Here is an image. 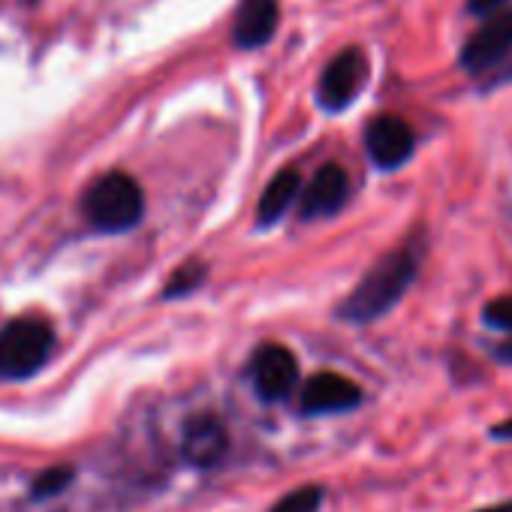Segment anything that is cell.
<instances>
[{
	"mask_svg": "<svg viewBox=\"0 0 512 512\" xmlns=\"http://www.w3.org/2000/svg\"><path fill=\"white\" fill-rule=\"evenodd\" d=\"M494 437H497V440H512V419L503 422V425H497V428H494Z\"/></svg>",
	"mask_w": 512,
	"mask_h": 512,
	"instance_id": "cell-19",
	"label": "cell"
},
{
	"mask_svg": "<svg viewBox=\"0 0 512 512\" xmlns=\"http://www.w3.org/2000/svg\"><path fill=\"white\" fill-rule=\"evenodd\" d=\"M485 323L494 326V329H503V332H512V296H500L494 302L485 305L482 311Z\"/></svg>",
	"mask_w": 512,
	"mask_h": 512,
	"instance_id": "cell-15",
	"label": "cell"
},
{
	"mask_svg": "<svg viewBox=\"0 0 512 512\" xmlns=\"http://www.w3.org/2000/svg\"><path fill=\"white\" fill-rule=\"evenodd\" d=\"M70 479H73L70 467H52L34 479V497H52V494L64 491L70 485Z\"/></svg>",
	"mask_w": 512,
	"mask_h": 512,
	"instance_id": "cell-14",
	"label": "cell"
},
{
	"mask_svg": "<svg viewBox=\"0 0 512 512\" xmlns=\"http://www.w3.org/2000/svg\"><path fill=\"white\" fill-rule=\"evenodd\" d=\"M281 22L278 0H241L232 25V40L241 49H260L266 46Z\"/></svg>",
	"mask_w": 512,
	"mask_h": 512,
	"instance_id": "cell-9",
	"label": "cell"
},
{
	"mask_svg": "<svg viewBox=\"0 0 512 512\" xmlns=\"http://www.w3.org/2000/svg\"><path fill=\"white\" fill-rule=\"evenodd\" d=\"M419 269V250L413 244H404L401 250L386 253L383 260L359 281V287L347 296V302L338 308L344 320L353 323H371L392 311L398 299L407 293Z\"/></svg>",
	"mask_w": 512,
	"mask_h": 512,
	"instance_id": "cell-1",
	"label": "cell"
},
{
	"mask_svg": "<svg viewBox=\"0 0 512 512\" xmlns=\"http://www.w3.org/2000/svg\"><path fill=\"white\" fill-rule=\"evenodd\" d=\"M347 190H350V181H347V172L335 163H326L314 181L308 184V190L302 193V208L299 214L305 220H323V217H332L344 202H347Z\"/></svg>",
	"mask_w": 512,
	"mask_h": 512,
	"instance_id": "cell-10",
	"label": "cell"
},
{
	"mask_svg": "<svg viewBox=\"0 0 512 512\" xmlns=\"http://www.w3.org/2000/svg\"><path fill=\"white\" fill-rule=\"evenodd\" d=\"M365 79H368V61H365V55L359 49H344L341 55H335L329 61V67L320 76V88H317L320 106L329 109V112L347 109L359 97Z\"/></svg>",
	"mask_w": 512,
	"mask_h": 512,
	"instance_id": "cell-4",
	"label": "cell"
},
{
	"mask_svg": "<svg viewBox=\"0 0 512 512\" xmlns=\"http://www.w3.org/2000/svg\"><path fill=\"white\" fill-rule=\"evenodd\" d=\"M494 356H497L500 362H509V365H512V338H509V341H503V344L494 350Z\"/></svg>",
	"mask_w": 512,
	"mask_h": 512,
	"instance_id": "cell-18",
	"label": "cell"
},
{
	"mask_svg": "<svg viewBox=\"0 0 512 512\" xmlns=\"http://www.w3.org/2000/svg\"><path fill=\"white\" fill-rule=\"evenodd\" d=\"M55 344V332L43 320H16L0 332V377L22 380L37 374Z\"/></svg>",
	"mask_w": 512,
	"mask_h": 512,
	"instance_id": "cell-3",
	"label": "cell"
},
{
	"mask_svg": "<svg viewBox=\"0 0 512 512\" xmlns=\"http://www.w3.org/2000/svg\"><path fill=\"white\" fill-rule=\"evenodd\" d=\"M509 4V0H467V10L470 13H476V16H497V13H503V7Z\"/></svg>",
	"mask_w": 512,
	"mask_h": 512,
	"instance_id": "cell-17",
	"label": "cell"
},
{
	"mask_svg": "<svg viewBox=\"0 0 512 512\" xmlns=\"http://www.w3.org/2000/svg\"><path fill=\"white\" fill-rule=\"evenodd\" d=\"M142 211H145L142 187L124 172H109L97 178L85 193V214L103 232L133 229L142 220Z\"/></svg>",
	"mask_w": 512,
	"mask_h": 512,
	"instance_id": "cell-2",
	"label": "cell"
},
{
	"mask_svg": "<svg viewBox=\"0 0 512 512\" xmlns=\"http://www.w3.org/2000/svg\"><path fill=\"white\" fill-rule=\"evenodd\" d=\"M323 503V491L317 485H305L293 494H287L284 500H278L272 506V512H317Z\"/></svg>",
	"mask_w": 512,
	"mask_h": 512,
	"instance_id": "cell-13",
	"label": "cell"
},
{
	"mask_svg": "<svg viewBox=\"0 0 512 512\" xmlns=\"http://www.w3.org/2000/svg\"><path fill=\"white\" fill-rule=\"evenodd\" d=\"M299 190H302V175L296 169L278 172L272 178V184L266 187V193L260 199V208H256V217H260V223H275L293 205Z\"/></svg>",
	"mask_w": 512,
	"mask_h": 512,
	"instance_id": "cell-12",
	"label": "cell"
},
{
	"mask_svg": "<svg viewBox=\"0 0 512 512\" xmlns=\"http://www.w3.org/2000/svg\"><path fill=\"white\" fill-rule=\"evenodd\" d=\"M250 377H253V386L260 392V398L281 401L293 392V386L299 380L296 356L281 344H266L256 350V356L250 362Z\"/></svg>",
	"mask_w": 512,
	"mask_h": 512,
	"instance_id": "cell-6",
	"label": "cell"
},
{
	"mask_svg": "<svg viewBox=\"0 0 512 512\" xmlns=\"http://www.w3.org/2000/svg\"><path fill=\"white\" fill-rule=\"evenodd\" d=\"M199 281H202V269H199V266H187V269H181V272L169 281L166 296H181V293L193 290Z\"/></svg>",
	"mask_w": 512,
	"mask_h": 512,
	"instance_id": "cell-16",
	"label": "cell"
},
{
	"mask_svg": "<svg viewBox=\"0 0 512 512\" xmlns=\"http://www.w3.org/2000/svg\"><path fill=\"white\" fill-rule=\"evenodd\" d=\"M512 52V10H503L491 16L464 46L461 67L467 73H485L497 67Z\"/></svg>",
	"mask_w": 512,
	"mask_h": 512,
	"instance_id": "cell-5",
	"label": "cell"
},
{
	"mask_svg": "<svg viewBox=\"0 0 512 512\" xmlns=\"http://www.w3.org/2000/svg\"><path fill=\"white\" fill-rule=\"evenodd\" d=\"M229 437L226 428L214 416H196L184 425V440L181 452L190 464L196 467H214L226 455Z\"/></svg>",
	"mask_w": 512,
	"mask_h": 512,
	"instance_id": "cell-11",
	"label": "cell"
},
{
	"mask_svg": "<svg viewBox=\"0 0 512 512\" xmlns=\"http://www.w3.org/2000/svg\"><path fill=\"white\" fill-rule=\"evenodd\" d=\"M365 148L380 169H398L410 160L416 136L410 124L398 115H380L365 130Z\"/></svg>",
	"mask_w": 512,
	"mask_h": 512,
	"instance_id": "cell-7",
	"label": "cell"
},
{
	"mask_svg": "<svg viewBox=\"0 0 512 512\" xmlns=\"http://www.w3.org/2000/svg\"><path fill=\"white\" fill-rule=\"evenodd\" d=\"M476 512H512V503H497V506H485V509H476Z\"/></svg>",
	"mask_w": 512,
	"mask_h": 512,
	"instance_id": "cell-20",
	"label": "cell"
},
{
	"mask_svg": "<svg viewBox=\"0 0 512 512\" xmlns=\"http://www.w3.org/2000/svg\"><path fill=\"white\" fill-rule=\"evenodd\" d=\"M362 401V392L353 380L341 377V374H317L305 383L299 407L305 413H341L350 410Z\"/></svg>",
	"mask_w": 512,
	"mask_h": 512,
	"instance_id": "cell-8",
	"label": "cell"
}]
</instances>
